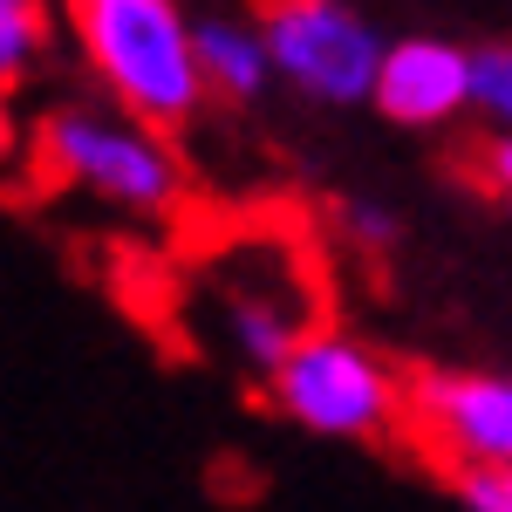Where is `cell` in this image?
I'll return each mask as SVG.
<instances>
[{"mask_svg":"<svg viewBox=\"0 0 512 512\" xmlns=\"http://www.w3.org/2000/svg\"><path fill=\"white\" fill-rule=\"evenodd\" d=\"M76 41L89 76L110 103L164 137L205 117V82L192 62V14L185 0H76Z\"/></svg>","mask_w":512,"mask_h":512,"instance_id":"obj_1","label":"cell"},{"mask_svg":"<svg viewBox=\"0 0 512 512\" xmlns=\"http://www.w3.org/2000/svg\"><path fill=\"white\" fill-rule=\"evenodd\" d=\"M274 417L328 444H383L403 431V369L383 349H369L349 328L308 321L294 349L260 376Z\"/></svg>","mask_w":512,"mask_h":512,"instance_id":"obj_2","label":"cell"},{"mask_svg":"<svg viewBox=\"0 0 512 512\" xmlns=\"http://www.w3.org/2000/svg\"><path fill=\"white\" fill-rule=\"evenodd\" d=\"M41 171L69 192L117 205L130 219H178L185 212V164L171 137L137 123L130 110H96V103H55L35 130Z\"/></svg>","mask_w":512,"mask_h":512,"instance_id":"obj_3","label":"cell"},{"mask_svg":"<svg viewBox=\"0 0 512 512\" xmlns=\"http://www.w3.org/2000/svg\"><path fill=\"white\" fill-rule=\"evenodd\" d=\"M205 308H212V328H219L226 355L246 376H267L280 355L294 349V335L315 321L308 253L287 233L233 239L205 274Z\"/></svg>","mask_w":512,"mask_h":512,"instance_id":"obj_4","label":"cell"},{"mask_svg":"<svg viewBox=\"0 0 512 512\" xmlns=\"http://www.w3.org/2000/svg\"><path fill=\"white\" fill-rule=\"evenodd\" d=\"M260 41L274 82H287L301 103L321 110H362L369 76L383 55V28L355 0H260Z\"/></svg>","mask_w":512,"mask_h":512,"instance_id":"obj_5","label":"cell"},{"mask_svg":"<svg viewBox=\"0 0 512 512\" xmlns=\"http://www.w3.org/2000/svg\"><path fill=\"white\" fill-rule=\"evenodd\" d=\"M403 424L437 451V465H512V383L499 369H424L403 383Z\"/></svg>","mask_w":512,"mask_h":512,"instance_id":"obj_6","label":"cell"},{"mask_svg":"<svg viewBox=\"0 0 512 512\" xmlns=\"http://www.w3.org/2000/svg\"><path fill=\"white\" fill-rule=\"evenodd\" d=\"M369 110L396 130H451L465 110V48L444 35H403L383 41L376 76H369Z\"/></svg>","mask_w":512,"mask_h":512,"instance_id":"obj_7","label":"cell"},{"mask_svg":"<svg viewBox=\"0 0 512 512\" xmlns=\"http://www.w3.org/2000/svg\"><path fill=\"white\" fill-rule=\"evenodd\" d=\"M192 62H198L205 96H226L239 110L267 103V89H274V62H267L260 28H253V21H233V14L192 21Z\"/></svg>","mask_w":512,"mask_h":512,"instance_id":"obj_8","label":"cell"},{"mask_svg":"<svg viewBox=\"0 0 512 512\" xmlns=\"http://www.w3.org/2000/svg\"><path fill=\"white\" fill-rule=\"evenodd\" d=\"M55 41L48 0H0V89H21Z\"/></svg>","mask_w":512,"mask_h":512,"instance_id":"obj_9","label":"cell"},{"mask_svg":"<svg viewBox=\"0 0 512 512\" xmlns=\"http://www.w3.org/2000/svg\"><path fill=\"white\" fill-rule=\"evenodd\" d=\"M465 110L485 123H512V48L506 41H478L465 48Z\"/></svg>","mask_w":512,"mask_h":512,"instance_id":"obj_10","label":"cell"},{"mask_svg":"<svg viewBox=\"0 0 512 512\" xmlns=\"http://www.w3.org/2000/svg\"><path fill=\"white\" fill-rule=\"evenodd\" d=\"M444 492L465 512H512V465H492V458L444 465Z\"/></svg>","mask_w":512,"mask_h":512,"instance_id":"obj_11","label":"cell"},{"mask_svg":"<svg viewBox=\"0 0 512 512\" xmlns=\"http://www.w3.org/2000/svg\"><path fill=\"white\" fill-rule=\"evenodd\" d=\"M335 226H342V239H355V246H369V253H383L396 239V205L390 198H342L335 205Z\"/></svg>","mask_w":512,"mask_h":512,"instance_id":"obj_12","label":"cell"},{"mask_svg":"<svg viewBox=\"0 0 512 512\" xmlns=\"http://www.w3.org/2000/svg\"><path fill=\"white\" fill-rule=\"evenodd\" d=\"M485 185H499V192L512 185V144H506V130L485 144Z\"/></svg>","mask_w":512,"mask_h":512,"instance_id":"obj_13","label":"cell"}]
</instances>
